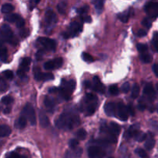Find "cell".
I'll return each instance as SVG.
<instances>
[{"instance_id":"60","label":"cell","mask_w":158,"mask_h":158,"mask_svg":"<svg viewBox=\"0 0 158 158\" xmlns=\"http://www.w3.org/2000/svg\"><path fill=\"white\" fill-rule=\"evenodd\" d=\"M153 40H157L158 41V32H156L154 33V35H153Z\"/></svg>"},{"instance_id":"32","label":"cell","mask_w":158,"mask_h":158,"mask_svg":"<svg viewBox=\"0 0 158 158\" xmlns=\"http://www.w3.org/2000/svg\"><path fill=\"white\" fill-rule=\"evenodd\" d=\"M109 92H110V94H111L112 96L118 95L119 89H118V87H117V85H112V86H110Z\"/></svg>"},{"instance_id":"34","label":"cell","mask_w":158,"mask_h":158,"mask_svg":"<svg viewBox=\"0 0 158 158\" xmlns=\"http://www.w3.org/2000/svg\"><path fill=\"white\" fill-rule=\"evenodd\" d=\"M136 153L138 154V156L140 158H149L146 151L143 149H141V148H138V149L136 150Z\"/></svg>"},{"instance_id":"10","label":"cell","mask_w":158,"mask_h":158,"mask_svg":"<svg viewBox=\"0 0 158 158\" xmlns=\"http://www.w3.org/2000/svg\"><path fill=\"white\" fill-rule=\"evenodd\" d=\"M143 94H144V95L147 96L148 98H149L150 100H154V97H155L156 94L151 83H148V84L145 86L144 89H143Z\"/></svg>"},{"instance_id":"18","label":"cell","mask_w":158,"mask_h":158,"mask_svg":"<svg viewBox=\"0 0 158 158\" xmlns=\"http://www.w3.org/2000/svg\"><path fill=\"white\" fill-rule=\"evenodd\" d=\"M154 145H155V140H154L152 136H150L148 138V140H146V143L144 144L145 148L148 150V151H151V150L154 148Z\"/></svg>"},{"instance_id":"54","label":"cell","mask_w":158,"mask_h":158,"mask_svg":"<svg viewBox=\"0 0 158 158\" xmlns=\"http://www.w3.org/2000/svg\"><path fill=\"white\" fill-rule=\"evenodd\" d=\"M137 35H138V36H140V37L145 36V35H147V31L143 30V29H140V30L138 31V33H137Z\"/></svg>"},{"instance_id":"4","label":"cell","mask_w":158,"mask_h":158,"mask_svg":"<svg viewBox=\"0 0 158 158\" xmlns=\"http://www.w3.org/2000/svg\"><path fill=\"white\" fill-rule=\"evenodd\" d=\"M38 42L45 48L49 51H55L56 48V43L53 40L46 37H40L38 39Z\"/></svg>"},{"instance_id":"9","label":"cell","mask_w":158,"mask_h":158,"mask_svg":"<svg viewBox=\"0 0 158 158\" xmlns=\"http://www.w3.org/2000/svg\"><path fill=\"white\" fill-rule=\"evenodd\" d=\"M117 106L114 103H107L104 106V111L109 117H114L116 115Z\"/></svg>"},{"instance_id":"52","label":"cell","mask_w":158,"mask_h":158,"mask_svg":"<svg viewBox=\"0 0 158 158\" xmlns=\"http://www.w3.org/2000/svg\"><path fill=\"white\" fill-rule=\"evenodd\" d=\"M26 72H24V71L21 70V69H19L18 71H17V75L19 76V77H20V78H24L25 77H26Z\"/></svg>"},{"instance_id":"25","label":"cell","mask_w":158,"mask_h":158,"mask_svg":"<svg viewBox=\"0 0 158 158\" xmlns=\"http://www.w3.org/2000/svg\"><path fill=\"white\" fill-rule=\"evenodd\" d=\"M75 86H76V82L74 81V80H69L68 83H66V86H63V87H64L65 89H67L68 91H69L70 93H72L73 91L75 89Z\"/></svg>"},{"instance_id":"7","label":"cell","mask_w":158,"mask_h":158,"mask_svg":"<svg viewBox=\"0 0 158 158\" xmlns=\"http://www.w3.org/2000/svg\"><path fill=\"white\" fill-rule=\"evenodd\" d=\"M45 21H46V24L48 26H50V25L56 23L57 17L55 12H53V10H52V9H48L46 11V15H45Z\"/></svg>"},{"instance_id":"20","label":"cell","mask_w":158,"mask_h":158,"mask_svg":"<svg viewBox=\"0 0 158 158\" xmlns=\"http://www.w3.org/2000/svg\"><path fill=\"white\" fill-rule=\"evenodd\" d=\"M97 103H89V105L86 107V116H91L95 113L96 109H97Z\"/></svg>"},{"instance_id":"39","label":"cell","mask_w":158,"mask_h":158,"mask_svg":"<svg viewBox=\"0 0 158 158\" xmlns=\"http://www.w3.org/2000/svg\"><path fill=\"white\" fill-rule=\"evenodd\" d=\"M142 25H143L144 27L150 29V28L151 27V26H152V22H151V20L149 18H145L142 21Z\"/></svg>"},{"instance_id":"33","label":"cell","mask_w":158,"mask_h":158,"mask_svg":"<svg viewBox=\"0 0 158 158\" xmlns=\"http://www.w3.org/2000/svg\"><path fill=\"white\" fill-rule=\"evenodd\" d=\"M137 49H138L139 52L140 53H146V52L148 51V47L146 44H143V43H139L137 45Z\"/></svg>"},{"instance_id":"50","label":"cell","mask_w":158,"mask_h":158,"mask_svg":"<svg viewBox=\"0 0 158 158\" xmlns=\"http://www.w3.org/2000/svg\"><path fill=\"white\" fill-rule=\"evenodd\" d=\"M127 111H128V114L129 115L131 116H134L135 115V111H134V109L133 108V106L131 105H129L127 106Z\"/></svg>"},{"instance_id":"14","label":"cell","mask_w":158,"mask_h":158,"mask_svg":"<svg viewBox=\"0 0 158 158\" xmlns=\"http://www.w3.org/2000/svg\"><path fill=\"white\" fill-rule=\"evenodd\" d=\"M11 131L10 127L7 125H0V137H8L10 135Z\"/></svg>"},{"instance_id":"47","label":"cell","mask_w":158,"mask_h":158,"mask_svg":"<svg viewBox=\"0 0 158 158\" xmlns=\"http://www.w3.org/2000/svg\"><path fill=\"white\" fill-rule=\"evenodd\" d=\"M6 158H24V157H21L19 154H16V153L12 152V153H11V154H8L7 157H6Z\"/></svg>"},{"instance_id":"46","label":"cell","mask_w":158,"mask_h":158,"mask_svg":"<svg viewBox=\"0 0 158 158\" xmlns=\"http://www.w3.org/2000/svg\"><path fill=\"white\" fill-rule=\"evenodd\" d=\"M82 154H83V149L81 148H77L74 150V155L76 157H81Z\"/></svg>"},{"instance_id":"38","label":"cell","mask_w":158,"mask_h":158,"mask_svg":"<svg viewBox=\"0 0 158 158\" xmlns=\"http://www.w3.org/2000/svg\"><path fill=\"white\" fill-rule=\"evenodd\" d=\"M44 69L46 70H52V69H55V66H54L53 62L52 61H48L46 62L44 64Z\"/></svg>"},{"instance_id":"57","label":"cell","mask_w":158,"mask_h":158,"mask_svg":"<svg viewBox=\"0 0 158 158\" xmlns=\"http://www.w3.org/2000/svg\"><path fill=\"white\" fill-rule=\"evenodd\" d=\"M83 86H84L85 88H89L91 86L90 82L88 81V80H86V81L83 83Z\"/></svg>"},{"instance_id":"31","label":"cell","mask_w":158,"mask_h":158,"mask_svg":"<svg viewBox=\"0 0 158 158\" xmlns=\"http://www.w3.org/2000/svg\"><path fill=\"white\" fill-rule=\"evenodd\" d=\"M43 73H42L39 68L35 69V73H34V77H35V80H37V81H40V80H43Z\"/></svg>"},{"instance_id":"61","label":"cell","mask_w":158,"mask_h":158,"mask_svg":"<svg viewBox=\"0 0 158 158\" xmlns=\"http://www.w3.org/2000/svg\"><path fill=\"white\" fill-rule=\"evenodd\" d=\"M56 90V88H52V89H49V93H53V92H55Z\"/></svg>"},{"instance_id":"6","label":"cell","mask_w":158,"mask_h":158,"mask_svg":"<svg viewBox=\"0 0 158 158\" xmlns=\"http://www.w3.org/2000/svg\"><path fill=\"white\" fill-rule=\"evenodd\" d=\"M117 114H118L119 119L122 121H126L128 119L129 114H128L127 107L123 103H119L117 105Z\"/></svg>"},{"instance_id":"56","label":"cell","mask_w":158,"mask_h":158,"mask_svg":"<svg viewBox=\"0 0 158 158\" xmlns=\"http://www.w3.org/2000/svg\"><path fill=\"white\" fill-rule=\"evenodd\" d=\"M152 44H153V46H154V49H155V50L157 51V52H158V41H157V40H153Z\"/></svg>"},{"instance_id":"55","label":"cell","mask_w":158,"mask_h":158,"mask_svg":"<svg viewBox=\"0 0 158 158\" xmlns=\"http://www.w3.org/2000/svg\"><path fill=\"white\" fill-rule=\"evenodd\" d=\"M153 71L155 73V75L158 77V64H154L153 66Z\"/></svg>"},{"instance_id":"49","label":"cell","mask_w":158,"mask_h":158,"mask_svg":"<svg viewBox=\"0 0 158 158\" xmlns=\"http://www.w3.org/2000/svg\"><path fill=\"white\" fill-rule=\"evenodd\" d=\"M24 25H25L24 19H23L21 17V18L19 19V21L16 23V26L18 28H22V27H23V26H24Z\"/></svg>"},{"instance_id":"40","label":"cell","mask_w":158,"mask_h":158,"mask_svg":"<svg viewBox=\"0 0 158 158\" xmlns=\"http://www.w3.org/2000/svg\"><path fill=\"white\" fill-rule=\"evenodd\" d=\"M79 145V141L78 140H76V139H72V140H69V146L72 149L75 150L76 148H77Z\"/></svg>"},{"instance_id":"63","label":"cell","mask_w":158,"mask_h":158,"mask_svg":"<svg viewBox=\"0 0 158 158\" xmlns=\"http://www.w3.org/2000/svg\"><path fill=\"white\" fill-rule=\"evenodd\" d=\"M157 112H158V104H157Z\"/></svg>"},{"instance_id":"53","label":"cell","mask_w":158,"mask_h":158,"mask_svg":"<svg viewBox=\"0 0 158 158\" xmlns=\"http://www.w3.org/2000/svg\"><path fill=\"white\" fill-rule=\"evenodd\" d=\"M88 9H89V7H88V6H83V7L81 8V9L79 10V13H84V12H86L88 11Z\"/></svg>"},{"instance_id":"43","label":"cell","mask_w":158,"mask_h":158,"mask_svg":"<svg viewBox=\"0 0 158 158\" xmlns=\"http://www.w3.org/2000/svg\"><path fill=\"white\" fill-rule=\"evenodd\" d=\"M119 18L123 23H127L128 20H129V15L127 13H122L119 15Z\"/></svg>"},{"instance_id":"48","label":"cell","mask_w":158,"mask_h":158,"mask_svg":"<svg viewBox=\"0 0 158 158\" xmlns=\"http://www.w3.org/2000/svg\"><path fill=\"white\" fill-rule=\"evenodd\" d=\"M43 54H44V52H43V50H39L38 52H36V56H35V57H36V60H41L42 59H43Z\"/></svg>"},{"instance_id":"45","label":"cell","mask_w":158,"mask_h":158,"mask_svg":"<svg viewBox=\"0 0 158 158\" xmlns=\"http://www.w3.org/2000/svg\"><path fill=\"white\" fill-rule=\"evenodd\" d=\"M130 88H131V86H130L129 83H123V84L122 85V87H121L122 92L124 93V94H127V93H128V91L130 90Z\"/></svg>"},{"instance_id":"44","label":"cell","mask_w":158,"mask_h":158,"mask_svg":"<svg viewBox=\"0 0 158 158\" xmlns=\"http://www.w3.org/2000/svg\"><path fill=\"white\" fill-rule=\"evenodd\" d=\"M4 76L7 80H12L14 77V74L12 71L11 70H6L4 72Z\"/></svg>"},{"instance_id":"24","label":"cell","mask_w":158,"mask_h":158,"mask_svg":"<svg viewBox=\"0 0 158 158\" xmlns=\"http://www.w3.org/2000/svg\"><path fill=\"white\" fill-rule=\"evenodd\" d=\"M85 101L88 103H97V97L94 94H87L85 97Z\"/></svg>"},{"instance_id":"5","label":"cell","mask_w":158,"mask_h":158,"mask_svg":"<svg viewBox=\"0 0 158 158\" xmlns=\"http://www.w3.org/2000/svg\"><path fill=\"white\" fill-rule=\"evenodd\" d=\"M105 153L100 147L92 146L88 148L89 158H103Z\"/></svg>"},{"instance_id":"35","label":"cell","mask_w":158,"mask_h":158,"mask_svg":"<svg viewBox=\"0 0 158 158\" xmlns=\"http://www.w3.org/2000/svg\"><path fill=\"white\" fill-rule=\"evenodd\" d=\"M54 63V66H55V69H57V68H60L63 66V59L59 57V58H56L55 60H52Z\"/></svg>"},{"instance_id":"2","label":"cell","mask_w":158,"mask_h":158,"mask_svg":"<svg viewBox=\"0 0 158 158\" xmlns=\"http://www.w3.org/2000/svg\"><path fill=\"white\" fill-rule=\"evenodd\" d=\"M23 116L26 117L29 120L31 125L34 126V125L36 124V116H35V110L30 103H27L25 106L23 110Z\"/></svg>"},{"instance_id":"15","label":"cell","mask_w":158,"mask_h":158,"mask_svg":"<svg viewBox=\"0 0 158 158\" xmlns=\"http://www.w3.org/2000/svg\"><path fill=\"white\" fill-rule=\"evenodd\" d=\"M26 123H27V119L26 117L22 115L18 119L16 122H15V127L19 128V129H23L26 126Z\"/></svg>"},{"instance_id":"26","label":"cell","mask_w":158,"mask_h":158,"mask_svg":"<svg viewBox=\"0 0 158 158\" xmlns=\"http://www.w3.org/2000/svg\"><path fill=\"white\" fill-rule=\"evenodd\" d=\"M139 94H140V86H139L138 84H134V86H133L131 97L134 99H136L138 97Z\"/></svg>"},{"instance_id":"28","label":"cell","mask_w":158,"mask_h":158,"mask_svg":"<svg viewBox=\"0 0 158 158\" xmlns=\"http://www.w3.org/2000/svg\"><path fill=\"white\" fill-rule=\"evenodd\" d=\"M66 6H67V3L66 2H61L58 4L57 6V9H58L59 12L62 14H64L65 12H66Z\"/></svg>"},{"instance_id":"37","label":"cell","mask_w":158,"mask_h":158,"mask_svg":"<svg viewBox=\"0 0 158 158\" xmlns=\"http://www.w3.org/2000/svg\"><path fill=\"white\" fill-rule=\"evenodd\" d=\"M82 58H83V60H84V61L86 62H93L94 61V58H93L92 56L90 55V54L87 53V52H83V54H82Z\"/></svg>"},{"instance_id":"22","label":"cell","mask_w":158,"mask_h":158,"mask_svg":"<svg viewBox=\"0 0 158 158\" xmlns=\"http://www.w3.org/2000/svg\"><path fill=\"white\" fill-rule=\"evenodd\" d=\"M8 58V52L7 49L4 46L0 47V60L2 62H6Z\"/></svg>"},{"instance_id":"21","label":"cell","mask_w":158,"mask_h":158,"mask_svg":"<svg viewBox=\"0 0 158 158\" xmlns=\"http://www.w3.org/2000/svg\"><path fill=\"white\" fill-rule=\"evenodd\" d=\"M109 129L110 131H111V133H113L114 135H118L120 132V127L119 126L118 124H117L116 123H114V122L110 123V127H109Z\"/></svg>"},{"instance_id":"51","label":"cell","mask_w":158,"mask_h":158,"mask_svg":"<svg viewBox=\"0 0 158 158\" xmlns=\"http://www.w3.org/2000/svg\"><path fill=\"white\" fill-rule=\"evenodd\" d=\"M29 34V32L28 29H23V30L20 31V35H21L22 37H23V38H25V37L28 36Z\"/></svg>"},{"instance_id":"19","label":"cell","mask_w":158,"mask_h":158,"mask_svg":"<svg viewBox=\"0 0 158 158\" xmlns=\"http://www.w3.org/2000/svg\"><path fill=\"white\" fill-rule=\"evenodd\" d=\"M14 10V6L10 3H6V4L2 5L1 8V11L2 13L6 14H10Z\"/></svg>"},{"instance_id":"11","label":"cell","mask_w":158,"mask_h":158,"mask_svg":"<svg viewBox=\"0 0 158 158\" xmlns=\"http://www.w3.org/2000/svg\"><path fill=\"white\" fill-rule=\"evenodd\" d=\"M39 119H40V123L42 127L46 128L49 126V118H48L47 115L45 114L44 111H40V114H39Z\"/></svg>"},{"instance_id":"59","label":"cell","mask_w":158,"mask_h":158,"mask_svg":"<svg viewBox=\"0 0 158 158\" xmlns=\"http://www.w3.org/2000/svg\"><path fill=\"white\" fill-rule=\"evenodd\" d=\"M138 108H139V110H140L143 111V110H144L145 108H146V106H145L144 104H139Z\"/></svg>"},{"instance_id":"42","label":"cell","mask_w":158,"mask_h":158,"mask_svg":"<svg viewBox=\"0 0 158 158\" xmlns=\"http://www.w3.org/2000/svg\"><path fill=\"white\" fill-rule=\"evenodd\" d=\"M54 77L52 73H43V80L44 81H47V80H53Z\"/></svg>"},{"instance_id":"8","label":"cell","mask_w":158,"mask_h":158,"mask_svg":"<svg viewBox=\"0 0 158 158\" xmlns=\"http://www.w3.org/2000/svg\"><path fill=\"white\" fill-rule=\"evenodd\" d=\"M83 30V26L80 23L77 22H73L71 23L70 26H69V35L75 36L77 34L80 33Z\"/></svg>"},{"instance_id":"12","label":"cell","mask_w":158,"mask_h":158,"mask_svg":"<svg viewBox=\"0 0 158 158\" xmlns=\"http://www.w3.org/2000/svg\"><path fill=\"white\" fill-rule=\"evenodd\" d=\"M93 80H94V83L93 89L95 91L100 93V94H103V92H104V86H103V85L100 82V78L98 77H94Z\"/></svg>"},{"instance_id":"30","label":"cell","mask_w":158,"mask_h":158,"mask_svg":"<svg viewBox=\"0 0 158 158\" xmlns=\"http://www.w3.org/2000/svg\"><path fill=\"white\" fill-rule=\"evenodd\" d=\"M8 84L6 82V80L0 77V92H5L8 89Z\"/></svg>"},{"instance_id":"3","label":"cell","mask_w":158,"mask_h":158,"mask_svg":"<svg viewBox=\"0 0 158 158\" xmlns=\"http://www.w3.org/2000/svg\"><path fill=\"white\" fill-rule=\"evenodd\" d=\"M145 11L148 16L152 19H155L158 16V2H149L145 6Z\"/></svg>"},{"instance_id":"58","label":"cell","mask_w":158,"mask_h":158,"mask_svg":"<svg viewBox=\"0 0 158 158\" xmlns=\"http://www.w3.org/2000/svg\"><path fill=\"white\" fill-rule=\"evenodd\" d=\"M84 21L86 23H91L92 22V19H91V17L89 15H87V16H86L84 18Z\"/></svg>"},{"instance_id":"13","label":"cell","mask_w":158,"mask_h":158,"mask_svg":"<svg viewBox=\"0 0 158 158\" xmlns=\"http://www.w3.org/2000/svg\"><path fill=\"white\" fill-rule=\"evenodd\" d=\"M31 63V59L29 57H26L22 60L21 63H20V69L21 70L26 72L29 70V66Z\"/></svg>"},{"instance_id":"62","label":"cell","mask_w":158,"mask_h":158,"mask_svg":"<svg viewBox=\"0 0 158 158\" xmlns=\"http://www.w3.org/2000/svg\"><path fill=\"white\" fill-rule=\"evenodd\" d=\"M9 110H10V108H7V109H5V113H6V114H8V113H9Z\"/></svg>"},{"instance_id":"27","label":"cell","mask_w":158,"mask_h":158,"mask_svg":"<svg viewBox=\"0 0 158 158\" xmlns=\"http://www.w3.org/2000/svg\"><path fill=\"white\" fill-rule=\"evenodd\" d=\"M86 135H87V133L84 129H80L77 132V137L80 140H85L86 138Z\"/></svg>"},{"instance_id":"16","label":"cell","mask_w":158,"mask_h":158,"mask_svg":"<svg viewBox=\"0 0 158 158\" xmlns=\"http://www.w3.org/2000/svg\"><path fill=\"white\" fill-rule=\"evenodd\" d=\"M44 104L45 106L46 107V109L49 111H52V110L55 107V103H54L53 100H52L49 97H46L44 99Z\"/></svg>"},{"instance_id":"36","label":"cell","mask_w":158,"mask_h":158,"mask_svg":"<svg viewBox=\"0 0 158 158\" xmlns=\"http://www.w3.org/2000/svg\"><path fill=\"white\" fill-rule=\"evenodd\" d=\"M2 103H4V104L9 105L13 102V98L11 97L10 96H6V97H2Z\"/></svg>"},{"instance_id":"41","label":"cell","mask_w":158,"mask_h":158,"mask_svg":"<svg viewBox=\"0 0 158 158\" xmlns=\"http://www.w3.org/2000/svg\"><path fill=\"white\" fill-rule=\"evenodd\" d=\"M93 3L95 5V7H96V9H97V10H101V9H103V4H104V2H103V1H99V0H97V1H94V2H93Z\"/></svg>"},{"instance_id":"17","label":"cell","mask_w":158,"mask_h":158,"mask_svg":"<svg viewBox=\"0 0 158 158\" xmlns=\"http://www.w3.org/2000/svg\"><path fill=\"white\" fill-rule=\"evenodd\" d=\"M20 18H21V17H20L19 15L15 13L8 14V15H6V16H5V19H6L7 22H9V23H16Z\"/></svg>"},{"instance_id":"1","label":"cell","mask_w":158,"mask_h":158,"mask_svg":"<svg viewBox=\"0 0 158 158\" xmlns=\"http://www.w3.org/2000/svg\"><path fill=\"white\" fill-rule=\"evenodd\" d=\"M80 123V120L78 116L69 114H63L56 120V125L60 129L71 130L78 126Z\"/></svg>"},{"instance_id":"29","label":"cell","mask_w":158,"mask_h":158,"mask_svg":"<svg viewBox=\"0 0 158 158\" xmlns=\"http://www.w3.org/2000/svg\"><path fill=\"white\" fill-rule=\"evenodd\" d=\"M134 137H135V139L137 140V141L142 142V141H143V140H146L147 137H148V136H147V134H144V133H142V132H140V131H139V132L137 133V134H136Z\"/></svg>"},{"instance_id":"23","label":"cell","mask_w":158,"mask_h":158,"mask_svg":"<svg viewBox=\"0 0 158 158\" xmlns=\"http://www.w3.org/2000/svg\"><path fill=\"white\" fill-rule=\"evenodd\" d=\"M140 60L144 63H150L151 62H152V60H153L152 56H151V54H148V53L140 54Z\"/></svg>"},{"instance_id":"64","label":"cell","mask_w":158,"mask_h":158,"mask_svg":"<svg viewBox=\"0 0 158 158\" xmlns=\"http://www.w3.org/2000/svg\"><path fill=\"white\" fill-rule=\"evenodd\" d=\"M109 158H114V157H109Z\"/></svg>"}]
</instances>
